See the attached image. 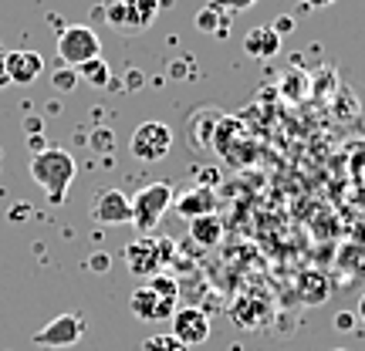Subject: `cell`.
Returning <instances> with one entry per match:
<instances>
[{
  "label": "cell",
  "mask_w": 365,
  "mask_h": 351,
  "mask_svg": "<svg viewBox=\"0 0 365 351\" xmlns=\"http://www.w3.org/2000/svg\"><path fill=\"white\" fill-rule=\"evenodd\" d=\"M170 335L186 348H196L210 338V318L200 308H180V311H173Z\"/></svg>",
  "instance_id": "ba28073f"
},
{
  "label": "cell",
  "mask_w": 365,
  "mask_h": 351,
  "mask_svg": "<svg viewBox=\"0 0 365 351\" xmlns=\"http://www.w3.org/2000/svg\"><path fill=\"white\" fill-rule=\"evenodd\" d=\"M335 325H339L341 331H349V328H352V314H339V321H335Z\"/></svg>",
  "instance_id": "d4e9b609"
},
{
  "label": "cell",
  "mask_w": 365,
  "mask_h": 351,
  "mask_svg": "<svg viewBox=\"0 0 365 351\" xmlns=\"http://www.w3.org/2000/svg\"><path fill=\"white\" fill-rule=\"evenodd\" d=\"M125 263L135 277H153V273H163V263L173 257V240H153V236H143V240H132L125 247Z\"/></svg>",
  "instance_id": "5b68a950"
},
{
  "label": "cell",
  "mask_w": 365,
  "mask_h": 351,
  "mask_svg": "<svg viewBox=\"0 0 365 351\" xmlns=\"http://www.w3.org/2000/svg\"><path fill=\"white\" fill-rule=\"evenodd\" d=\"M58 58L68 68H81L91 58H102V41L88 24H68L58 34Z\"/></svg>",
  "instance_id": "277c9868"
},
{
  "label": "cell",
  "mask_w": 365,
  "mask_h": 351,
  "mask_svg": "<svg viewBox=\"0 0 365 351\" xmlns=\"http://www.w3.org/2000/svg\"><path fill=\"white\" fill-rule=\"evenodd\" d=\"M129 311L135 314V318H143V321H166V318H173V311H176V304L166 298H159L156 290H149V287H135L129 298Z\"/></svg>",
  "instance_id": "30bf717a"
},
{
  "label": "cell",
  "mask_w": 365,
  "mask_h": 351,
  "mask_svg": "<svg viewBox=\"0 0 365 351\" xmlns=\"http://www.w3.org/2000/svg\"><path fill=\"white\" fill-rule=\"evenodd\" d=\"M227 24V17H220V7H213V4H207L203 11L196 14V27L200 31H220V27ZM227 31V27H223Z\"/></svg>",
  "instance_id": "d6986e66"
},
{
  "label": "cell",
  "mask_w": 365,
  "mask_h": 351,
  "mask_svg": "<svg viewBox=\"0 0 365 351\" xmlns=\"http://www.w3.org/2000/svg\"><path fill=\"white\" fill-rule=\"evenodd\" d=\"M244 51H247L250 58H261V61H267V58H274V54L281 51V34H277L271 24L250 27V34L244 38Z\"/></svg>",
  "instance_id": "5bb4252c"
},
{
  "label": "cell",
  "mask_w": 365,
  "mask_h": 351,
  "mask_svg": "<svg viewBox=\"0 0 365 351\" xmlns=\"http://www.w3.org/2000/svg\"><path fill=\"white\" fill-rule=\"evenodd\" d=\"M159 7H163V0H105L98 14L112 24V31L125 34V38H135L145 27H153Z\"/></svg>",
  "instance_id": "7a4b0ae2"
},
{
  "label": "cell",
  "mask_w": 365,
  "mask_h": 351,
  "mask_svg": "<svg viewBox=\"0 0 365 351\" xmlns=\"http://www.w3.org/2000/svg\"><path fill=\"white\" fill-rule=\"evenodd\" d=\"M331 351H349V348H331Z\"/></svg>",
  "instance_id": "f1b7e54d"
},
{
  "label": "cell",
  "mask_w": 365,
  "mask_h": 351,
  "mask_svg": "<svg viewBox=\"0 0 365 351\" xmlns=\"http://www.w3.org/2000/svg\"><path fill=\"white\" fill-rule=\"evenodd\" d=\"M81 338H85L81 314H58V318H51L41 331H34L31 341H34L38 348H75Z\"/></svg>",
  "instance_id": "52a82bcc"
},
{
  "label": "cell",
  "mask_w": 365,
  "mask_h": 351,
  "mask_svg": "<svg viewBox=\"0 0 365 351\" xmlns=\"http://www.w3.org/2000/svg\"><path fill=\"white\" fill-rule=\"evenodd\" d=\"M75 172H78V162L65 149H41L38 156L31 159V179L48 193L51 203H65Z\"/></svg>",
  "instance_id": "6da1fadb"
},
{
  "label": "cell",
  "mask_w": 365,
  "mask_h": 351,
  "mask_svg": "<svg viewBox=\"0 0 365 351\" xmlns=\"http://www.w3.org/2000/svg\"><path fill=\"white\" fill-rule=\"evenodd\" d=\"M4 54H7V51H4V44H0V78H4ZM4 81H7V78H4Z\"/></svg>",
  "instance_id": "83f0119b"
},
{
  "label": "cell",
  "mask_w": 365,
  "mask_h": 351,
  "mask_svg": "<svg viewBox=\"0 0 365 351\" xmlns=\"http://www.w3.org/2000/svg\"><path fill=\"white\" fill-rule=\"evenodd\" d=\"M170 149H173V129L163 125V122H143L129 139V152L139 162H159V159L170 156Z\"/></svg>",
  "instance_id": "8992f818"
},
{
  "label": "cell",
  "mask_w": 365,
  "mask_h": 351,
  "mask_svg": "<svg viewBox=\"0 0 365 351\" xmlns=\"http://www.w3.org/2000/svg\"><path fill=\"white\" fill-rule=\"evenodd\" d=\"M145 287H149V290H156L159 298L173 300V304H176V298H180V284L173 281L170 273H153V277L145 281Z\"/></svg>",
  "instance_id": "ac0fdd59"
},
{
  "label": "cell",
  "mask_w": 365,
  "mask_h": 351,
  "mask_svg": "<svg viewBox=\"0 0 365 351\" xmlns=\"http://www.w3.org/2000/svg\"><path fill=\"white\" fill-rule=\"evenodd\" d=\"M71 85H75V78H71V75H68V71H58V75H54V88H71Z\"/></svg>",
  "instance_id": "7402d4cb"
},
{
  "label": "cell",
  "mask_w": 365,
  "mask_h": 351,
  "mask_svg": "<svg viewBox=\"0 0 365 351\" xmlns=\"http://www.w3.org/2000/svg\"><path fill=\"white\" fill-rule=\"evenodd\" d=\"M78 75L88 81V85H95V88H105V85L112 81V68H108L105 58H91V61H85V65L78 68Z\"/></svg>",
  "instance_id": "e0dca14e"
},
{
  "label": "cell",
  "mask_w": 365,
  "mask_h": 351,
  "mask_svg": "<svg viewBox=\"0 0 365 351\" xmlns=\"http://www.w3.org/2000/svg\"><path fill=\"white\" fill-rule=\"evenodd\" d=\"M173 206L182 220H196V216H207L217 209V193H213V186H193L180 199H173Z\"/></svg>",
  "instance_id": "7c38bea8"
},
{
  "label": "cell",
  "mask_w": 365,
  "mask_h": 351,
  "mask_svg": "<svg viewBox=\"0 0 365 351\" xmlns=\"http://www.w3.org/2000/svg\"><path fill=\"white\" fill-rule=\"evenodd\" d=\"M331 298V281L325 271H304L298 277V300L308 308H318Z\"/></svg>",
  "instance_id": "4fadbf2b"
},
{
  "label": "cell",
  "mask_w": 365,
  "mask_h": 351,
  "mask_svg": "<svg viewBox=\"0 0 365 351\" xmlns=\"http://www.w3.org/2000/svg\"><path fill=\"white\" fill-rule=\"evenodd\" d=\"M143 351H190V348L180 345V341L166 331V335H149V338L143 341Z\"/></svg>",
  "instance_id": "ffe728a7"
},
{
  "label": "cell",
  "mask_w": 365,
  "mask_h": 351,
  "mask_svg": "<svg viewBox=\"0 0 365 351\" xmlns=\"http://www.w3.org/2000/svg\"><path fill=\"white\" fill-rule=\"evenodd\" d=\"M274 31H277V34H287V31H291V17H281V21H277V24H271Z\"/></svg>",
  "instance_id": "cb8c5ba5"
},
{
  "label": "cell",
  "mask_w": 365,
  "mask_h": 351,
  "mask_svg": "<svg viewBox=\"0 0 365 351\" xmlns=\"http://www.w3.org/2000/svg\"><path fill=\"white\" fill-rule=\"evenodd\" d=\"M190 234H193V240L200 243V247H213V243H220L223 223H220V216L207 213V216H196V220H190Z\"/></svg>",
  "instance_id": "2e32d148"
},
{
  "label": "cell",
  "mask_w": 365,
  "mask_h": 351,
  "mask_svg": "<svg viewBox=\"0 0 365 351\" xmlns=\"http://www.w3.org/2000/svg\"><path fill=\"white\" fill-rule=\"evenodd\" d=\"M359 318H362V321H365V294H362V298H359Z\"/></svg>",
  "instance_id": "4316f807"
},
{
  "label": "cell",
  "mask_w": 365,
  "mask_h": 351,
  "mask_svg": "<svg viewBox=\"0 0 365 351\" xmlns=\"http://www.w3.org/2000/svg\"><path fill=\"white\" fill-rule=\"evenodd\" d=\"M210 4H213V7H227V11H247V7H254V4H257V0H210Z\"/></svg>",
  "instance_id": "44dd1931"
},
{
  "label": "cell",
  "mask_w": 365,
  "mask_h": 351,
  "mask_svg": "<svg viewBox=\"0 0 365 351\" xmlns=\"http://www.w3.org/2000/svg\"><path fill=\"white\" fill-rule=\"evenodd\" d=\"M230 314H234L237 328H244V331H250V328H264V321H267V304H264L261 298H237L234 304H230Z\"/></svg>",
  "instance_id": "9a60e30c"
},
{
  "label": "cell",
  "mask_w": 365,
  "mask_h": 351,
  "mask_svg": "<svg viewBox=\"0 0 365 351\" xmlns=\"http://www.w3.org/2000/svg\"><path fill=\"white\" fill-rule=\"evenodd\" d=\"M304 4H308V7H331L335 0H304Z\"/></svg>",
  "instance_id": "484cf974"
},
{
  "label": "cell",
  "mask_w": 365,
  "mask_h": 351,
  "mask_svg": "<svg viewBox=\"0 0 365 351\" xmlns=\"http://www.w3.org/2000/svg\"><path fill=\"white\" fill-rule=\"evenodd\" d=\"M44 75V58L38 51H7L4 54V78L14 81V85H31Z\"/></svg>",
  "instance_id": "9c48e42d"
},
{
  "label": "cell",
  "mask_w": 365,
  "mask_h": 351,
  "mask_svg": "<svg viewBox=\"0 0 365 351\" xmlns=\"http://www.w3.org/2000/svg\"><path fill=\"white\" fill-rule=\"evenodd\" d=\"M95 220L105 223V226H122V223H132V203L122 189H105L98 199H95Z\"/></svg>",
  "instance_id": "8fae6325"
},
{
  "label": "cell",
  "mask_w": 365,
  "mask_h": 351,
  "mask_svg": "<svg viewBox=\"0 0 365 351\" xmlns=\"http://www.w3.org/2000/svg\"><path fill=\"white\" fill-rule=\"evenodd\" d=\"M173 186L170 182H149V186H143L139 193L132 196V223H135V230L139 234H153L159 226V220L166 216V209L173 206Z\"/></svg>",
  "instance_id": "3957f363"
},
{
  "label": "cell",
  "mask_w": 365,
  "mask_h": 351,
  "mask_svg": "<svg viewBox=\"0 0 365 351\" xmlns=\"http://www.w3.org/2000/svg\"><path fill=\"white\" fill-rule=\"evenodd\" d=\"M108 263H112V261H108L105 253H95V257H91V267H95V273H105V271H108Z\"/></svg>",
  "instance_id": "603a6c76"
}]
</instances>
